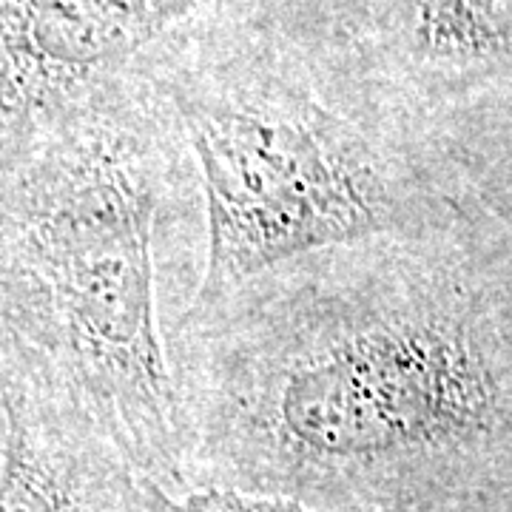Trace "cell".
<instances>
[{
	"mask_svg": "<svg viewBox=\"0 0 512 512\" xmlns=\"http://www.w3.org/2000/svg\"><path fill=\"white\" fill-rule=\"evenodd\" d=\"M185 163L140 66L0 157V350L165 493L188 490L160 311V225Z\"/></svg>",
	"mask_w": 512,
	"mask_h": 512,
	"instance_id": "7a4b0ae2",
	"label": "cell"
},
{
	"mask_svg": "<svg viewBox=\"0 0 512 512\" xmlns=\"http://www.w3.org/2000/svg\"><path fill=\"white\" fill-rule=\"evenodd\" d=\"M148 512H322L293 498L265 493H245L234 487H191L185 493H165L163 487L143 481ZM404 512V510H373Z\"/></svg>",
	"mask_w": 512,
	"mask_h": 512,
	"instance_id": "ba28073f",
	"label": "cell"
},
{
	"mask_svg": "<svg viewBox=\"0 0 512 512\" xmlns=\"http://www.w3.org/2000/svg\"><path fill=\"white\" fill-rule=\"evenodd\" d=\"M299 256L165 328L188 490L322 512H512V231Z\"/></svg>",
	"mask_w": 512,
	"mask_h": 512,
	"instance_id": "6da1fadb",
	"label": "cell"
},
{
	"mask_svg": "<svg viewBox=\"0 0 512 512\" xmlns=\"http://www.w3.org/2000/svg\"><path fill=\"white\" fill-rule=\"evenodd\" d=\"M140 69L174 117L205 205L188 308L299 256L436 231L461 211L430 128L350 55L316 72L291 35L188 26Z\"/></svg>",
	"mask_w": 512,
	"mask_h": 512,
	"instance_id": "3957f363",
	"label": "cell"
},
{
	"mask_svg": "<svg viewBox=\"0 0 512 512\" xmlns=\"http://www.w3.org/2000/svg\"><path fill=\"white\" fill-rule=\"evenodd\" d=\"M430 134L458 194L512 231V106L447 117Z\"/></svg>",
	"mask_w": 512,
	"mask_h": 512,
	"instance_id": "52a82bcc",
	"label": "cell"
},
{
	"mask_svg": "<svg viewBox=\"0 0 512 512\" xmlns=\"http://www.w3.org/2000/svg\"><path fill=\"white\" fill-rule=\"evenodd\" d=\"M348 55L424 126L512 106V0H359Z\"/></svg>",
	"mask_w": 512,
	"mask_h": 512,
	"instance_id": "5b68a950",
	"label": "cell"
},
{
	"mask_svg": "<svg viewBox=\"0 0 512 512\" xmlns=\"http://www.w3.org/2000/svg\"><path fill=\"white\" fill-rule=\"evenodd\" d=\"M0 512H148L143 478L92 421L12 370Z\"/></svg>",
	"mask_w": 512,
	"mask_h": 512,
	"instance_id": "8992f818",
	"label": "cell"
},
{
	"mask_svg": "<svg viewBox=\"0 0 512 512\" xmlns=\"http://www.w3.org/2000/svg\"><path fill=\"white\" fill-rule=\"evenodd\" d=\"M222 0H0V157Z\"/></svg>",
	"mask_w": 512,
	"mask_h": 512,
	"instance_id": "277c9868",
	"label": "cell"
}]
</instances>
